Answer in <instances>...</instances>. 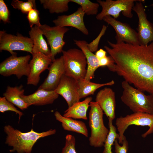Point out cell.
I'll use <instances>...</instances> for the list:
<instances>
[{
  "instance_id": "obj_1",
  "label": "cell",
  "mask_w": 153,
  "mask_h": 153,
  "mask_svg": "<svg viewBox=\"0 0 153 153\" xmlns=\"http://www.w3.org/2000/svg\"><path fill=\"white\" fill-rule=\"evenodd\" d=\"M104 48L114 63L109 69L129 84L153 95V42L147 46L108 41Z\"/></svg>"
},
{
  "instance_id": "obj_2",
  "label": "cell",
  "mask_w": 153,
  "mask_h": 153,
  "mask_svg": "<svg viewBox=\"0 0 153 153\" xmlns=\"http://www.w3.org/2000/svg\"><path fill=\"white\" fill-rule=\"evenodd\" d=\"M4 131L7 135L5 143L12 148L10 152L18 153H31L33 147L39 139L55 134V129L42 132H37L33 129L27 132H22L8 125L4 127Z\"/></svg>"
},
{
  "instance_id": "obj_3",
  "label": "cell",
  "mask_w": 153,
  "mask_h": 153,
  "mask_svg": "<svg viewBox=\"0 0 153 153\" xmlns=\"http://www.w3.org/2000/svg\"><path fill=\"white\" fill-rule=\"evenodd\" d=\"M122 86L123 91L121 100L133 112L153 114V95H146L125 80L122 82Z\"/></svg>"
},
{
  "instance_id": "obj_4",
  "label": "cell",
  "mask_w": 153,
  "mask_h": 153,
  "mask_svg": "<svg viewBox=\"0 0 153 153\" xmlns=\"http://www.w3.org/2000/svg\"><path fill=\"white\" fill-rule=\"evenodd\" d=\"M89 125L91 134L89 140L90 146L100 147L104 146L109 132L105 126L103 119V111L96 101L90 103Z\"/></svg>"
},
{
  "instance_id": "obj_5",
  "label": "cell",
  "mask_w": 153,
  "mask_h": 153,
  "mask_svg": "<svg viewBox=\"0 0 153 153\" xmlns=\"http://www.w3.org/2000/svg\"><path fill=\"white\" fill-rule=\"evenodd\" d=\"M65 75L78 81L84 80L86 76L87 61L84 54L76 48L63 50Z\"/></svg>"
},
{
  "instance_id": "obj_6",
  "label": "cell",
  "mask_w": 153,
  "mask_h": 153,
  "mask_svg": "<svg viewBox=\"0 0 153 153\" xmlns=\"http://www.w3.org/2000/svg\"><path fill=\"white\" fill-rule=\"evenodd\" d=\"M115 124L118 132L119 137L118 141L122 144L124 139L126 138L124 134L129 126L135 125L142 126H147L149 128L142 135L143 138L153 133V114L147 113L133 112L125 116H121L116 119Z\"/></svg>"
},
{
  "instance_id": "obj_7",
  "label": "cell",
  "mask_w": 153,
  "mask_h": 153,
  "mask_svg": "<svg viewBox=\"0 0 153 153\" xmlns=\"http://www.w3.org/2000/svg\"><path fill=\"white\" fill-rule=\"evenodd\" d=\"M141 0H106L105 1L97 0V1L102 8L101 12L97 14L96 18L101 20L107 16H111L115 19L118 18L122 12L126 17L131 18L133 17V8L134 2Z\"/></svg>"
},
{
  "instance_id": "obj_8",
  "label": "cell",
  "mask_w": 153,
  "mask_h": 153,
  "mask_svg": "<svg viewBox=\"0 0 153 153\" xmlns=\"http://www.w3.org/2000/svg\"><path fill=\"white\" fill-rule=\"evenodd\" d=\"M29 55L18 57L17 55H11L0 64V74L4 76L12 75L18 79L22 76H28L30 72Z\"/></svg>"
},
{
  "instance_id": "obj_9",
  "label": "cell",
  "mask_w": 153,
  "mask_h": 153,
  "mask_svg": "<svg viewBox=\"0 0 153 153\" xmlns=\"http://www.w3.org/2000/svg\"><path fill=\"white\" fill-rule=\"evenodd\" d=\"M33 46L31 39L19 33L16 35L7 33L5 31H0V50L9 52L11 55H17L14 50L29 52L33 54Z\"/></svg>"
},
{
  "instance_id": "obj_10",
  "label": "cell",
  "mask_w": 153,
  "mask_h": 153,
  "mask_svg": "<svg viewBox=\"0 0 153 153\" xmlns=\"http://www.w3.org/2000/svg\"><path fill=\"white\" fill-rule=\"evenodd\" d=\"M39 28L50 46V56L53 61L55 59V56L62 52L65 44L63 40L64 35L70 29L58 26L51 27L46 24L42 25Z\"/></svg>"
},
{
  "instance_id": "obj_11",
  "label": "cell",
  "mask_w": 153,
  "mask_h": 153,
  "mask_svg": "<svg viewBox=\"0 0 153 153\" xmlns=\"http://www.w3.org/2000/svg\"><path fill=\"white\" fill-rule=\"evenodd\" d=\"M144 0L137 2L132 10L137 14L139 19L137 34L140 45L147 46L153 42V24L147 19L143 4Z\"/></svg>"
},
{
  "instance_id": "obj_12",
  "label": "cell",
  "mask_w": 153,
  "mask_h": 153,
  "mask_svg": "<svg viewBox=\"0 0 153 153\" xmlns=\"http://www.w3.org/2000/svg\"><path fill=\"white\" fill-rule=\"evenodd\" d=\"M103 20L110 25L115 30L116 43L124 42L140 45L137 33L129 25L117 20L110 16H105Z\"/></svg>"
},
{
  "instance_id": "obj_13",
  "label": "cell",
  "mask_w": 153,
  "mask_h": 153,
  "mask_svg": "<svg viewBox=\"0 0 153 153\" xmlns=\"http://www.w3.org/2000/svg\"><path fill=\"white\" fill-rule=\"evenodd\" d=\"M78 88V81L64 74L55 90L65 99L69 108L80 101Z\"/></svg>"
},
{
  "instance_id": "obj_14",
  "label": "cell",
  "mask_w": 153,
  "mask_h": 153,
  "mask_svg": "<svg viewBox=\"0 0 153 153\" xmlns=\"http://www.w3.org/2000/svg\"><path fill=\"white\" fill-rule=\"evenodd\" d=\"M29 62L30 70L27 77V84L36 86L40 80L41 73L48 69L53 61L50 55L41 53L33 54Z\"/></svg>"
},
{
  "instance_id": "obj_15",
  "label": "cell",
  "mask_w": 153,
  "mask_h": 153,
  "mask_svg": "<svg viewBox=\"0 0 153 153\" xmlns=\"http://www.w3.org/2000/svg\"><path fill=\"white\" fill-rule=\"evenodd\" d=\"M48 70V75L39 88L48 91L55 90L60 80L65 74L63 56L55 59L50 65Z\"/></svg>"
},
{
  "instance_id": "obj_16",
  "label": "cell",
  "mask_w": 153,
  "mask_h": 153,
  "mask_svg": "<svg viewBox=\"0 0 153 153\" xmlns=\"http://www.w3.org/2000/svg\"><path fill=\"white\" fill-rule=\"evenodd\" d=\"M85 13L80 7L75 12L68 15H64L58 17L53 21L56 26L61 27L70 26L77 29L83 34L88 35V30L86 27L84 21Z\"/></svg>"
},
{
  "instance_id": "obj_17",
  "label": "cell",
  "mask_w": 153,
  "mask_h": 153,
  "mask_svg": "<svg viewBox=\"0 0 153 153\" xmlns=\"http://www.w3.org/2000/svg\"><path fill=\"white\" fill-rule=\"evenodd\" d=\"M97 102L108 118L113 120L115 118V94L111 88H105L100 90L95 98Z\"/></svg>"
},
{
  "instance_id": "obj_18",
  "label": "cell",
  "mask_w": 153,
  "mask_h": 153,
  "mask_svg": "<svg viewBox=\"0 0 153 153\" xmlns=\"http://www.w3.org/2000/svg\"><path fill=\"white\" fill-rule=\"evenodd\" d=\"M59 95L55 90L48 91L38 88L34 93L29 95H21L28 107L31 105L41 106L52 103Z\"/></svg>"
},
{
  "instance_id": "obj_19",
  "label": "cell",
  "mask_w": 153,
  "mask_h": 153,
  "mask_svg": "<svg viewBox=\"0 0 153 153\" xmlns=\"http://www.w3.org/2000/svg\"><path fill=\"white\" fill-rule=\"evenodd\" d=\"M75 44L82 51L86 58L87 64V73L84 80L90 81L94 78L95 70L100 67L99 60L95 54L89 49L88 43L85 40H74Z\"/></svg>"
},
{
  "instance_id": "obj_20",
  "label": "cell",
  "mask_w": 153,
  "mask_h": 153,
  "mask_svg": "<svg viewBox=\"0 0 153 153\" xmlns=\"http://www.w3.org/2000/svg\"><path fill=\"white\" fill-rule=\"evenodd\" d=\"M54 114L56 120L61 123L64 129L81 134L86 137H88L86 126L82 121L65 117L58 111H56Z\"/></svg>"
},
{
  "instance_id": "obj_21",
  "label": "cell",
  "mask_w": 153,
  "mask_h": 153,
  "mask_svg": "<svg viewBox=\"0 0 153 153\" xmlns=\"http://www.w3.org/2000/svg\"><path fill=\"white\" fill-rule=\"evenodd\" d=\"M29 34L33 44V54L40 52L46 55H50V50L43 37L42 33L39 27L35 25L31 29Z\"/></svg>"
},
{
  "instance_id": "obj_22",
  "label": "cell",
  "mask_w": 153,
  "mask_h": 153,
  "mask_svg": "<svg viewBox=\"0 0 153 153\" xmlns=\"http://www.w3.org/2000/svg\"><path fill=\"white\" fill-rule=\"evenodd\" d=\"M92 99V97H88L83 101L75 103L68 108L63 116L67 118L87 120V111Z\"/></svg>"
},
{
  "instance_id": "obj_23",
  "label": "cell",
  "mask_w": 153,
  "mask_h": 153,
  "mask_svg": "<svg viewBox=\"0 0 153 153\" xmlns=\"http://www.w3.org/2000/svg\"><path fill=\"white\" fill-rule=\"evenodd\" d=\"M24 92V90L22 85L14 87L8 86L3 95L8 101L20 109L24 110L28 107L27 104L21 97Z\"/></svg>"
},
{
  "instance_id": "obj_24",
  "label": "cell",
  "mask_w": 153,
  "mask_h": 153,
  "mask_svg": "<svg viewBox=\"0 0 153 153\" xmlns=\"http://www.w3.org/2000/svg\"><path fill=\"white\" fill-rule=\"evenodd\" d=\"M78 93L80 99L93 95L95 91L100 88L106 86H112L114 84L112 80L109 82L102 84L96 83L84 79L78 81Z\"/></svg>"
},
{
  "instance_id": "obj_25",
  "label": "cell",
  "mask_w": 153,
  "mask_h": 153,
  "mask_svg": "<svg viewBox=\"0 0 153 153\" xmlns=\"http://www.w3.org/2000/svg\"><path fill=\"white\" fill-rule=\"evenodd\" d=\"M44 8L48 9L51 13H62L69 10L70 0H40Z\"/></svg>"
},
{
  "instance_id": "obj_26",
  "label": "cell",
  "mask_w": 153,
  "mask_h": 153,
  "mask_svg": "<svg viewBox=\"0 0 153 153\" xmlns=\"http://www.w3.org/2000/svg\"><path fill=\"white\" fill-rule=\"evenodd\" d=\"M108 119L109 132L103 146L104 148L103 153H113L112 150V146L114 144L115 140H118L119 137L118 133L116 132V128L113 124V120L109 118Z\"/></svg>"
},
{
  "instance_id": "obj_27",
  "label": "cell",
  "mask_w": 153,
  "mask_h": 153,
  "mask_svg": "<svg viewBox=\"0 0 153 153\" xmlns=\"http://www.w3.org/2000/svg\"><path fill=\"white\" fill-rule=\"evenodd\" d=\"M70 1L80 5L87 15H96L100 5L98 3H93L89 0H70Z\"/></svg>"
},
{
  "instance_id": "obj_28",
  "label": "cell",
  "mask_w": 153,
  "mask_h": 153,
  "mask_svg": "<svg viewBox=\"0 0 153 153\" xmlns=\"http://www.w3.org/2000/svg\"><path fill=\"white\" fill-rule=\"evenodd\" d=\"M11 4L14 8L20 10L22 13L26 14L31 9L36 8L35 0H28L26 2L14 0Z\"/></svg>"
},
{
  "instance_id": "obj_29",
  "label": "cell",
  "mask_w": 153,
  "mask_h": 153,
  "mask_svg": "<svg viewBox=\"0 0 153 153\" xmlns=\"http://www.w3.org/2000/svg\"><path fill=\"white\" fill-rule=\"evenodd\" d=\"M10 111L15 112L19 116V121L23 115V113L18 110L11 103L8 101L4 97H0V112L4 113Z\"/></svg>"
},
{
  "instance_id": "obj_30",
  "label": "cell",
  "mask_w": 153,
  "mask_h": 153,
  "mask_svg": "<svg viewBox=\"0 0 153 153\" xmlns=\"http://www.w3.org/2000/svg\"><path fill=\"white\" fill-rule=\"evenodd\" d=\"M75 137L71 135H67L65 137V146L61 153H77L75 146Z\"/></svg>"
},
{
  "instance_id": "obj_31",
  "label": "cell",
  "mask_w": 153,
  "mask_h": 153,
  "mask_svg": "<svg viewBox=\"0 0 153 153\" xmlns=\"http://www.w3.org/2000/svg\"><path fill=\"white\" fill-rule=\"evenodd\" d=\"M39 12L36 8L31 10L27 14V18L29 22L31 29L35 25L40 27L42 25L40 22Z\"/></svg>"
},
{
  "instance_id": "obj_32",
  "label": "cell",
  "mask_w": 153,
  "mask_h": 153,
  "mask_svg": "<svg viewBox=\"0 0 153 153\" xmlns=\"http://www.w3.org/2000/svg\"><path fill=\"white\" fill-rule=\"evenodd\" d=\"M10 12L3 0H0V20L4 23L10 22Z\"/></svg>"
},
{
  "instance_id": "obj_33",
  "label": "cell",
  "mask_w": 153,
  "mask_h": 153,
  "mask_svg": "<svg viewBox=\"0 0 153 153\" xmlns=\"http://www.w3.org/2000/svg\"><path fill=\"white\" fill-rule=\"evenodd\" d=\"M107 29L106 26H103L102 29L97 37L90 43H88V47L90 51L94 52L97 51L98 45L102 36L104 35Z\"/></svg>"
},
{
  "instance_id": "obj_34",
  "label": "cell",
  "mask_w": 153,
  "mask_h": 153,
  "mask_svg": "<svg viewBox=\"0 0 153 153\" xmlns=\"http://www.w3.org/2000/svg\"><path fill=\"white\" fill-rule=\"evenodd\" d=\"M122 146L120 145L117 139H116L114 143V152L115 153H127L129 148L128 143L126 138L122 142Z\"/></svg>"
},
{
  "instance_id": "obj_35",
  "label": "cell",
  "mask_w": 153,
  "mask_h": 153,
  "mask_svg": "<svg viewBox=\"0 0 153 153\" xmlns=\"http://www.w3.org/2000/svg\"><path fill=\"white\" fill-rule=\"evenodd\" d=\"M99 60L100 67L107 66L109 68L114 63V61L110 56H106Z\"/></svg>"
},
{
  "instance_id": "obj_36",
  "label": "cell",
  "mask_w": 153,
  "mask_h": 153,
  "mask_svg": "<svg viewBox=\"0 0 153 153\" xmlns=\"http://www.w3.org/2000/svg\"><path fill=\"white\" fill-rule=\"evenodd\" d=\"M107 52L104 50L100 48L97 51L95 54L97 58L99 60L106 56Z\"/></svg>"
}]
</instances>
